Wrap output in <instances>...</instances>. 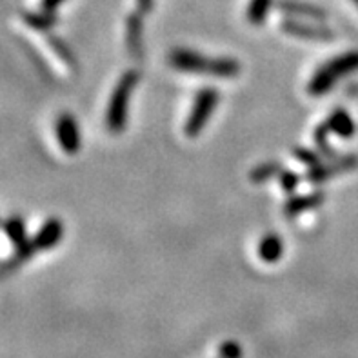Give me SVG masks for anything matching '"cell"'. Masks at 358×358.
Wrapping results in <instances>:
<instances>
[{"label": "cell", "instance_id": "obj_1", "mask_svg": "<svg viewBox=\"0 0 358 358\" xmlns=\"http://www.w3.org/2000/svg\"><path fill=\"white\" fill-rule=\"evenodd\" d=\"M169 66L182 73H206L215 78H235L242 71V66L229 57L209 59L196 51L177 48L169 53Z\"/></svg>", "mask_w": 358, "mask_h": 358}, {"label": "cell", "instance_id": "obj_2", "mask_svg": "<svg viewBox=\"0 0 358 358\" xmlns=\"http://www.w3.org/2000/svg\"><path fill=\"white\" fill-rule=\"evenodd\" d=\"M64 236V226L60 222L59 218H50L44 226L38 229L33 238L24 242L20 248L15 250V253L2 264V268H0V273H9L17 269L20 264H24L26 260H29L31 257H35L36 253H41V251L51 250L55 245L59 244L62 241Z\"/></svg>", "mask_w": 358, "mask_h": 358}, {"label": "cell", "instance_id": "obj_3", "mask_svg": "<svg viewBox=\"0 0 358 358\" xmlns=\"http://www.w3.org/2000/svg\"><path fill=\"white\" fill-rule=\"evenodd\" d=\"M355 71H358V51L338 55L317 69L308 84V93L313 96L326 95L342 77H348Z\"/></svg>", "mask_w": 358, "mask_h": 358}, {"label": "cell", "instance_id": "obj_4", "mask_svg": "<svg viewBox=\"0 0 358 358\" xmlns=\"http://www.w3.org/2000/svg\"><path fill=\"white\" fill-rule=\"evenodd\" d=\"M141 80V75L136 71H126L122 78L118 80L113 95L109 99L108 111H106V127L109 131L118 135L127 126V113H129V100H131L133 90Z\"/></svg>", "mask_w": 358, "mask_h": 358}, {"label": "cell", "instance_id": "obj_5", "mask_svg": "<svg viewBox=\"0 0 358 358\" xmlns=\"http://www.w3.org/2000/svg\"><path fill=\"white\" fill-rule=\"evenodd\" d=\"M218 100H220V95H218V91L215 87H202L196 93L195 100H193V108H191V113L186 122L187 136L195 138V136L200 135V131L208 124L209 117L215 113Z\"/></svg>", "mask_w": 358, "mask_h": 358}, {"label": "cell", "instance_id": "obj_6", "mask_svg": "<svg viewBox=\"0 0 358 358\" xmlns=\"http://www.w3.org/2000/svg\"><path fill=\"white\" fill-rule=\"evenodd\" d=\"M55 131H57V141L60 144V150L66 155H75L80 151L82 145V136L80 129H78V124L75 120V117L69 113H62L57 120V126H55Z\"/></svg>", "mask_w": 358, "mask_h": 358}, {"label": "cell", "instance_id": "obj_7", "mask_svg": "<svg viewBox=\"0 0 358 358\" xmlns=\"http://www.w3.org/2000/svg\"><path fill=\"white\" fill-rule=\"evenodd\" d=\"M358 166V159L357 157H342V159H336L333 162H326V164H318L315 168H309L308 175V182L311 184H322V182L329 180V178L336 177V175H341V173L351 171Z\"/></svg>", "mask_w": 358, "mask_h": 358}, {"label": "cell", "instance_id": "obj_8", "mask_svg": "<svg viewBox=\"0 0 358 358\" xmlns=\"http://www.w3.org/2000/svg\"><path fill=\"white\" fill-rule=\"evenodd\" d=\"M282 31L286 35L296 36V38H306V41H331L333 31L322 26H313V24H304L300 20L287 18L282 22Z\"/></svg>", "mask_w": 358, "mask_h": 358}, {"label": "cell", "instance_id": "obj_9", "mask_svg": "<svg viewBox=\"0 0 358 358\" xmlns=\"http://www.w3.org/2000/svg\"><path fill=\"white\" fill-rule=\"evenodd\" d=\"M324 200H326V195H324L322 191H313V193H308V195L293 196L284 206V213L289 218L299 217V215L306 213V211H311V209H317L318 206H322Z\"/></svg>", "mask_w": 358, "mask_h": 358}, {"label": "cell", "instance_id": "obj_10", "mask_svg": "<svg viewBox=\"0 0 358 358\" xmlns=\"http://www.w3.org/2000/svg\"><path fill=\"white\" fill-rule=\"evenodd\" d=\"M278 8L289 17L299 18H309V20H324L326 18V11L317 6L304 4V2H296V0H280Z\"/></svg>", "mask_w": 358, "mask_h": 358}, {"label": "cell", "instance_id": "obj_11", "mask_svg": "<svg viewBox=\"0 0 358 358\" xmlns=\"http://www.w3.org/2000/svg\"><path fill=\"white\" fill-rule=\"evenodd\" d=\"M127 35H126V44L127 51L131 53V57L141 59L142 57V17L141 15H129L127 17Z\"/></svg>", "mask_w": 358, "mask_h": 358}, {"label": "cell", "instance_id": "obj_12", "mask_svg": "<svg viewBox=\"0 0 358 358\" xmlns=\"http://www.w3.org/2000/svg\"><path fill=\"white\" fill-rule=\"evenodd\" d=\"M326 126L329 127V131L335 135L342 136V138H350L355 133V122L351 115L344 109H336L329 117L326 118Z\"/></svg>", "mask_w": 358, "mask_h": 358}, {"label": "cell", "instance_id": "obj_13", "mask_svg": "<svg viewBox=\"0 0 358 358\" xmlns=\"http://www.w3.org/2000/svg\"><path fill=\"white\" fill-rule=\"evenodd\" d=\"M282 255H284V242H282V238L278 235L271 233V235H266L260 241L259 257L264 262H277V260H280Z\"/></svg>", "mask_w": 358, "mask_h": 358}, {"label": "cell", "instance_id": "obj_14", "mask_svg": "<svg viewBox=\"0 0 358 358\" xmlns=\"http://www.w3.org/2000/svg\"><path fill=\"white\" fill-rule=\"evenodd\" d=\"M2 231H4L6 238L15 245V250L20 248V245L27 241L26 226H24L22 218H18V217L8 218V220L4 222V226H2Z\"/></svg>", "mask_w": 358, "mask_h": 358}, {"label": "cell", "instance_id": "obj_15", "mask_svg": "<svg viewBox=\"0 0 358 358\" xmlns=\"http://www.w3.org/2000/svg\"><path fill=\"white\" fill-rule=\"evenodd\" d=\"M282 173V166L278 162H262L259 164L257 168L251 169L250 180L255 184H262V182H268L271 178L278 177Z\"/></svg>", "mask_w": 358, "mask_h": 358}, {"label": "cell", "instance_id": "obj_16", "mask_svg": "<svg viewBox=\"0 0 358 358\" xmlns=\"http://www.w3.org/2000/svg\"><path fill=\"white\" fill-rule=\"evenodd\" d=\"M273 6V0H251L250 8H248V20L255 26L264 24V20L268 18L269 9Z\"/></svg>", "mask_w": 358, "mask_h": 358}, {"label": "cell", "instance_id": "obj_17", "mask_svg": "<svg viewBox=\"0 0 358 358\" xmlns=\"http://www.w3.org/2000/svg\"><path fill=\"white\" fill-rule=\"evenodd\" d=\"M24 20H26L27 26L31 27V29H36V31H48V29H51V27L55 26V22H57V18L51 13H27L26 17H24Z\"/></svg>", "mask_w": 358, "mask_h": 358}, {"label": "cell", "instance_id": "obj_18", "mask_svg": "<svg viewBox=\"0 0 358 358\" xmlns=\"http://www.w3.org/2000/svg\"><path fill=\"white\" fill-rule=\"evenodd\" d=\"M48 45H50V50L53 51V53L57 55V57H59L66 66L75 68V57H73L71 51L66 48V44H64L60 38H57V36H50V38H48Z\"/></svg>", "mask_w": 358, "mask_h": 358}, {"label": "cell", "instance_id": "obj_19", "mask_svg": "<svg viewBox=\"0 0 358 358\" xmlns=\"http://www.w3.org/2000/svg\"><path fill=\"white\" fill-rule=\"evenodd\" d=\"M329 127L326 126V122L320 124V126L315 129L313 133V138H315V144H317L318 151L324 155V157H335V151L331 150V145L327 142V135H329Z\"/></svg>", "mask_w": 358, "mask_h": 358}, {"label": "cell", "instance_id": "obj_20", "mask_svg": "<svg viewBox=\"0 0 358 358\" xmlns=\"http://www.w3.org/2000/svg\"><path fill=\"white\" fill-rule=\"evenodd\" d=\"M293 155H295V159L300 164H304L308 168H315V166L320 164V155L313 150H308V148H296Z\"/></svg>", "mask_w": 358, "mask_h": 358}, {"label": "cell", "instance_id": "obj_21", "mask_svg": "<svg viewBox=\"0 0 358 358\" xmlns=\"http://www.w3.org/2000/svg\"><path fill=\"white\" fill-rule=\"evenodd\" d=\"M278 180H280V186L284 187V191H287V193L295 191L300 184V177L295 171H282L280 175H278Z\"/></svg>", "mask_w": 358, "mask_h": 358}, {"label": "cell", "instance_id": "obj_22", "mask_svg": "<svg viewBox=\"0 0 358 358\" xmlns=\"http://www.w3.org/2000/svg\"><path fill=\"white\" fill-rule=\"evenodd\" d=\"M60 2H62V0H44V8L48 9V11H53Z\"/></svg>", "mask_w": 358, "mask_h": 358}, {"label": "cell", "instance_id": "obj_23", "mask_svg": "<svg viewBox=\"0 0 358 358\" xmlns=\"http://www.w3.org/2000/svg\"><path fill=\"white\" fill-rule=\"evenodd\" d=\"M353 2H355V6H357V8H358V0H353Z\"/></svg>", "mask_w": 358, "mask_h": 358}]
</instances>
